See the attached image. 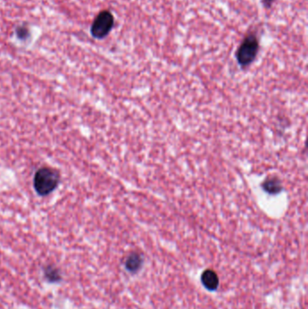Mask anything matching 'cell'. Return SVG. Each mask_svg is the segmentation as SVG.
<instances>
[{
	"label": "cell",
	"mask_w": 308,
	"mask_h": 309,
	"mask_svg": "<svg viewBox=\"0 0 308 309\" xmlns=\"http://www.w3.org/2000/svg\"><path fill=\"white\" fill-rule=\"evenodd\" d=\"M59 184V174L49 168H40L36 171L34 178V186L36 193L40 195H47L52 193Z\"/></svg>",
	"instance_id": "6da1fadb"
},
{
	"label": "cell",
	"mask_w": 308,
	"mask_h": 309,
	"mask_svg": "<svg viewBox=\"0 0 308 309\" xmlns=\"http://www.w3.org/2000/svg\"><path fill=\"white\" fill-rule=\"evenodd\" d=\"M258 47L259 44L256 35L254 34L247 35L238 49L236 56L239 64L243 67L249 65L257 57Z\"/></svg>",
	"instance_id": "7a4b0ae2"
},
{
	"label": "cell",
	"mask_w": 308,
	"mask_h": 309,
	"mask_svg": "<svg viewBox=\"0 0 308 309\" xmlns=\"http://www.w3.org/2000/svg\"><path fill=\"white\" fill-rule=\"evenodd\" d=\"M114 25V17L110 11H102L97 15L91 26V35L101 39L108 36Z\"/></svg>",
	"instance_id": "3957f363"
},
{
	"label": "cell",
	"mask_w": 308,
	"mask_h": 309,
	"mask_svg": "<svg viewBox=\"0 0 308 309\" xmlns=\"http://www.w3.org/2000/svg\"><path fill=\"white\" fill-rule=\"evenodd\" d=\"M201 281L203 287L210 291L216 290L220 283L217 274L212 269H206L202 272Z\"/></svg>",
	"instance_id": "277c9868"
},
{
	"label": "cell",
	"mask_w": 308,
	"mask_h": 309,
	"mask_svg": "<svg viewBox=\"0 0 308 309\" xmlns=\"http://www.w3.org/2000/svg\"><path fill=\"white\" fill-rule=\"evenodd\" d=\"M141 257L138 254L133 253L127 258L126 261V269L130 271H136L141 266Z\"/></svg>",
	"instance_id": "5b68a950"
},
{
	"label": "cell",
	"mask_w": 308,
	"mask_h": 309,
	"mask_svg": "<svg viewBox=\"0 0 308 309\" xmlns=\"http://www.w3.org/2000/svg\"><path fill=\"white\" fill-rule=\"evenodd\" d=\"M263 187L268 193H277L280 192L281 185H280V182L278 181V179L271 178V179H268V181L264 183Z\"/></svg>",
	"instance_id": "8992f818"
},
{
	"label": "cell",
	"mask_w": 308,
	"mask_h": 309,
	"mask_svg": "<svg viewBox=\"0 0 308 309\" xmlns=\"http://www.w3.org/2000/svg\"><path fill=\"white\" fill-rule=\"evenodd\" d=\"M263 3H264V5H266V6H269V5H271L273 2L275 1V0H262Z\"/></svg>",
	"instance_id": "52a82bcc"
}]
</instances>
